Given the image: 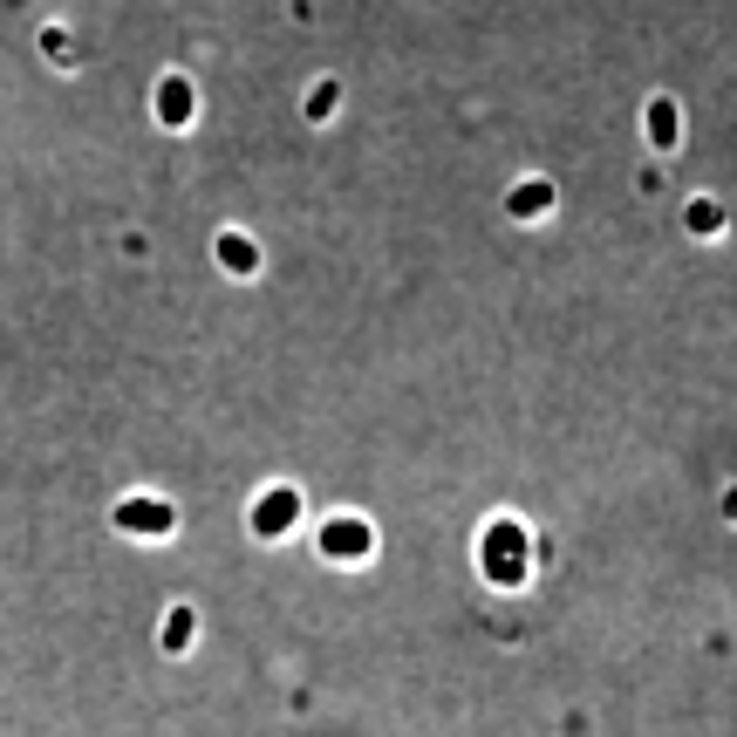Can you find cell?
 I'll list each match as a JSON object with an SVG mask.
<instances>
[{
    "label": "cell",
    "instance_id": "5",
    "mask_svg": "<svg viewBox=\"0 0 737 737\" xmlns=\"http://www.w3.org/2000/svg\"><path fill=\"white\" fill-rule=\"evenodd\" d=\"M157 110H164L171 123H185L192 117V89H185V82H164V89H157Z\"/></svg>",
    "mask_w": 737,
    "mask_h": 737
},
{
    "label": "cell",
    "instance_id": "1",
    "mask_svg": "<svg viewBox=\"0 0 737 737\" xmlns=\"http://www.w3.org/2000/svg\"><path fill=\"white\" fill-rule=\"evenodd\" d=\"M485 574H492V581H526V533H519L512 519H499V526L485 533Z\"/></svg>",
    "mask_w": 737,
    "mask_h": 737
},
{
    "label": "cell",
    "instance_id": "9",
    "mask_svg": "<svg viewBox=\"0 0 737 737\" xmlns=\"http://www.w3.org/2000/svg\"><path fill=\"white\" fill-rule=\"evenodd\" d=\"M512 205H519V212H540V205H546V185H519V198H512Z\"/></svg>",
    "mask_w": 737,
    "mask_h": 737
},
{
    "label": "cell",
    "instance_id": "3",
    "mask_svg": "<svg viewBox=\"0 0 737 737\" xmlns=\"http://www.w3.org/2000/svg\"><path fill=\"white\" fill-rule=\"evenodd\" d=\"M110 519H117L123 533H171V526H178V512H171L164 499H123Z\"/></svg>",
    "mask_w": 737,
    "mask_h": 737
},
{
    "label": "cell",
    "instance_id": "4",
    "mask_svg": "<svg viewBox=\"0 0 737 737\" xmlns=\"http://www.w3.org/2000/svg\"><path fill=\"white\" fill-rule=\"evenodd\" d=\"M321 553H335V560H355V553H369V526H362V519H335V526L321 533Z\"/></svg>",
    "mask_w": 737,
    "mask_h": 737
},
{
    "label": "cell",
    "instance_id": "2",
    "mask_svg": "<svg viewBox=\"0 0 737 737\" xmlns=\"http://www.w3.org/2000/svg\"><path fill=\"white\" fill-rule=\"evenodd\" d=\"M294 519H301V492H287V485H280V492H260V499H253V533H260V540H280V533H287Z\"/></svg>",
    "mask_w": 737,
    "mask_h": 737
},
{
    "label": "cell",
    "instance_id": "7",
    "mask_svg": "<svg viewBox=\"0 0 737 737\" xmlns=\"http://www.w3.org/2000/svg\"><path fill=\"white\" fill-rule=\"evenodd\" d=\"M192 642V608H171L164 615V649H185Z\"/></svg>",
    "mask_w": 737,
    "mask_h": 737
},
{
    "label": "cell",
    "instance_id": "8",
    "mask_svg": "<svg viewBox=\"0 0 737 737\" xmlns=\"http://www.w3.org/2000/svg\"><path fill=\"white\" fill-rule=\"evenodd\" d=\"M219 253H226V267H239V273L253 267V246H246L239 233H226V239H219Z\"/></svg>",
    "mask_w": 737,
    "mask_h": 737
},
{
    "label": "cell",
    "instance_id": "6",
    "mask_svg": "<svg viewBox=\"0 0 737 737\" xmlns=\"http://www.w3.org/2000/svg\"><path fill=\"white\" fill-rule=\"evenodd\" d=\"M649 137H656L662 151L676 144V103H649Z\"/></svg>",
    "mask_w": 737,
    "mask_h": 737
}]
</instances>
